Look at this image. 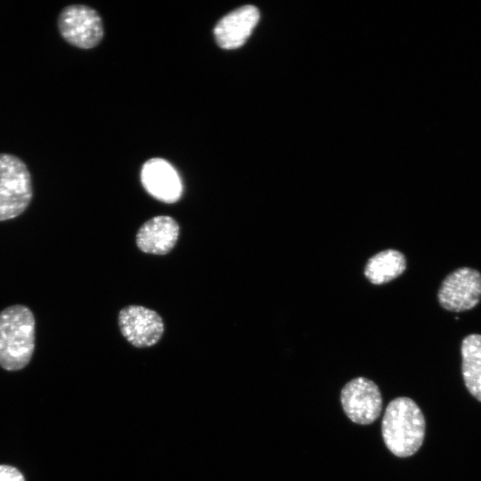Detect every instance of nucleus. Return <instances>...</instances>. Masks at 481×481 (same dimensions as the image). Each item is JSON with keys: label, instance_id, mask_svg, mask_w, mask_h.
<instances>
[{"label": "nucleus", "instance_id": "obj_5", "mask_svg": "<svg viewBox=\"0 0 481 481\" xmlns=\"http://www.w3.org/2000/svg\"><path fill=\"white\" fill-rule=\"evenodd\" d=\"M441 306L451 312H463L475 307L481 299V273L461 267L448 274L437 293Z\"/></svg>", "mask_w": 481, "mask_h": 481}, {"label": "nucleus", "instance_id": "obj_13", "mask_svg": "<svg viewBox=\"0 0 481 481\" xmlns=\"http://www.w3.org/2000/svg\"><path fill=\"white\" fill-rule=\"evenodd\" d=\"M0 481H25V479L16 468L0 465Z\"/></svg>", "mask_w": 481, "mask_h": 481}, {"label": "nucleus", "instance_id": "obj_12", "mask_svg": "<svg viewBox=\"0 0 481 481\" xmlns=\"http://www.w3.org/2000/svg\"><path fill=\"white\" fill-rule=\"evenodd\" d=\"M406 268L403 253L386 249L372 256L366 263L364 275L373 284L387 283L401 275Z\"/></svg>", "mask_w": 481, "mask_h": 481}, {"label": "nucleus", "instance_id": "obj_6", "mask_svg": "<svg viewBox=\"0 0 481 481\" xmlns=\"http://www.w3.org/2000/svg\"><path fill=\"white\" fill-rule=\"evenodd\" d=\"M340 401L346 416L360 425L374 422L382 410V396L379 387L363 377L355 378L344 386Z\"/></svg>", "mask_w": 481, "mask_h": 481}, {"label": "nucleus", "instance_id": "obj_3", "mask_svg": "<svg viewBox=\"0 0 481 481\" xmlns=\"http://www.w3.org/2000/svg\"><path fill=\"white\" fill-rule=\"evenodd\" d=\"M32 198V179L25 162L13 154L0 153V222L21 215Z\"/></svg>", "mask_w": 481, "mask_h": 481}, {"label": "nucleus", "instance_id": "obj_11", "mask_svg": "<svg viewBox=\"0 0 481 481\" xmlns=\"http://www.w3.org/2000/svg\"><path fill=\"white\" fill-rule=\"evenodd\" d=\"M461 372L469 394L481 402V335L470 334L461 342Z\"/></svg>", "mask_w": 481, "mask_h": 481}, {"label": "nucleus", "instance_id": "obj_7", "mask_svg": "<svg viewBox=\"0 0 481 481\" xmlns=\"http://www.w3.org/2000/svg\"><path fill=\"white\" fill-rule=\"evenodd\" d=\"M118 320L123 337L138 348L154 346L164 332V323L159 314L142 306L124 307Z\"/></svg>", "mask_w": 481, "mask_h": 481}, {"label": "nucleus", "instance_id": "obj_8", "mask_svg": "<svg viewBox=\"0 0 481 481\" xmlns=\"http://www.w3.org/2000/svg\"><path fill=\"white\" fill-rule=\"evenodd\" d=\"M144 189L155 199L166 202L177 201L183 192L178 173L167 160L159 158L146 161L141 171Z\"/></svg>", "mask_w": 481, "mask_h": 481}, {"label": "nucleus", "instance_id": "obj_4", "mask_svg": "<svg viewBox=\"0 0 481 481\" xmlns=\"http://www.w3.org/2000/svg\"><path fill=\"white\" fill-rule=\"evenodd\" d=\"M61 37L69 45L81 48L95 47L103 37V25L99 13L84 4L62 8L57 18Z\"/></svg>", "mask_w": 481, "mask_h": 481}, {"label": "nucleus", "instance_id": "obj_10", "mask_svg": "<svg viewBox=\"0 0 481 481\" xmlns=\"http://www.w3.org/2000/svg\"><path fill=\"white\" fill-rule=\"evenodd\" d=\"M179 225L169 216H158L146 221L138 230L136 245L144 253L166 255L176 244Z\"/></svg>", "mask_w": 481, "mask_h": 481}, {"label": "nucleus", "instance_id": "obj_1", "mask_svg": "<svg viewBox=\"0 0 481 481\" xmlns=\"http://www.w3.org/2000/svg\"><path fill=\"white\" fill-rule=\"evenodd\" d=\"M426 422L417 404L408 397H397L387 406L381 423L383 440L395 456L413 455L422 445Z\"/></svg>", "mask_w": 481, "mask_h": 481}, {"label": "nucleus", "instance_id": "obj_2", "mask_svg": "<svg viewBox=\"0 0 481 481\" xmlns=\"http://www.w3.org/2000/svg\"><path fill=\"white\" fill-rule=\"evenodd\" d=\"M36 342L32 311L13 305L0 312V366L6 371L23 369L31 360Z\"/></svg>", "mask_w": 481, "mask_h": 481}, {"label": "nucleus", "instance_id": "obj_9", "mask_svg": "<svg viewBox=\"0 0 481 481\" xmlns=\"http://www.w3.org/2000/svg\"><path fill=\"white\" fill-rule=\"evenodd\" d=\"M259 11L243 5L224 15L215 26L216 44L223 49H236L245 44L259 20Z\"/></svg>", "mask_w": 481, "mask_h": 481}]
</instances>
